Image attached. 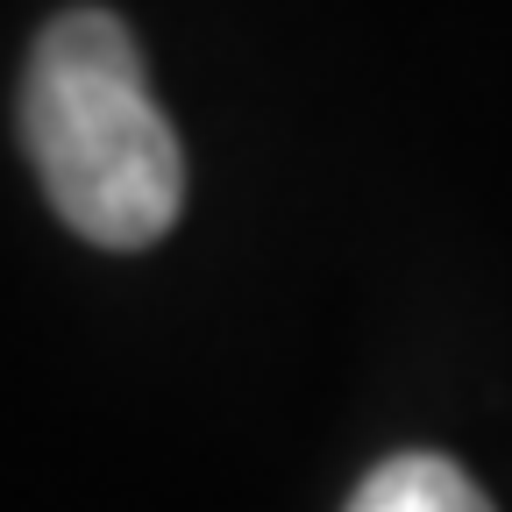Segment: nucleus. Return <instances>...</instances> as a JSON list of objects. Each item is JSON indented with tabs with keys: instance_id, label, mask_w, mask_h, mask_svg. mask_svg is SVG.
Returning a JSON list of instances; mask_svg holds the SVG:
<instances>
[{
	"instance_id": "obj_1",
	"label": "nucleus",
	"mask_w": 512,
	"mask_h": 512,
	"mask_svg": "<svg viewBox=\"0 0 512 512\" xmlns=\"http://www.w3.org/2000/svg\"><path fill=\"white\" fill-rule=\"evenodd\" d=\"M22 150L57 221L93 249H150L185 207V150L114 8L57 15L22 72Z\"/></svg>"
},
{
	"instance_id": "obj_2",
	"label": "nucleus",
	"mask_w": 512,
	"mask_h": 512,
	"mask_svg": "<svg viewBox=\"0 0 512 512\" xmlns=\"http://www.w3.org/2000/svg\"><path fill=\"white\" fill-rule=\"evenodd\" d=\"M342 512H498V505L477 491V477L463 463L434 456V448H406V456H384L349 491Z\"/></svg>"
}]
</instances>
